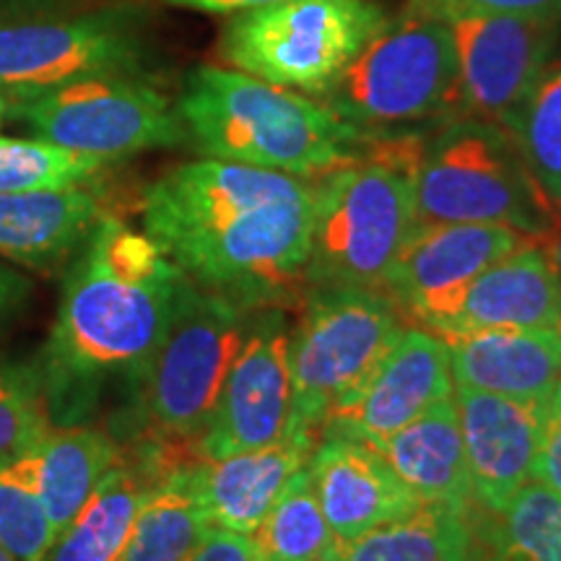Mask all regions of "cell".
Segmentation results:
<instances>
[{"label": "cell", "mask_w": 561, "mask_h": 561, "mask_svg": "<svg viewBox=\"0 0 561 561\" xmlns=\"http://www.w3.org/2000/svg\"><path fill=\"white\" fill-rule=\"evenodd\" d=\"M312 208V180L203 157L153 180L140 219L195 286L291 312L307 294Z\"/></svg>", "instance_id": "1"}, {"label": "cell", "mask_w": 561, "mask_h": 561, "mask_svg": "<svg viewBox=\"0 0 561 561\" xmlns=\"http://www.w3.org/2000/svg\"><path fill=\"white\" fill-rule=\"evenodd\" d=\"M187 280L146 231L115 214L96 221L68 265L34 364L55 426L87 424L112 382L138 388Z\"/></svg>", "instance_id": "2"}, {"label": "cell", "mask_w": 561, "mask_h": 561, "mask_svg": "<svg viewBox=\"0 0 561 561\" xmlns=\"http://www.w3.org/2000/svg\"><path fill=\"white\" fill-rule=\"evenodd\" d=\"M174 107L203 157L305 180L346 164L367 138L325 104L229 66L193 68Z\"/></svg>", "instance_id": "3"}, {"label": "cell", "mask_w": 561, "mask_h": 561, "mask_svg": "<svg viewBox=\"0 0 561 561\" xmlns=\"http://www.w3.org/2000/svg\"><path fill=\"white\" fill-rule=\"evenodd\" d=\"M421 133H367L359 153L312 182L307 289H382L390 265L416 229L413 172Z\"/></svg>", "instance_id": "4"}, {"label": "cell", "mask_w": 561, "mask_h": 561, "mask_svg": "<svg viewBox=\"0 0 561 561\" xmlns=\"http://www.w3.org/2000/svg\"><path fill=\"white\" fill-rule=\"evenodd\" d=\"M322 100L364 133H403L460 117L450 26L437 5L413 0L385 19Z\"/></svg>", "instance_id": "5"}, {"label": "cell", "mask_w": 561, "mask_h": 561, "mask_svg": "<svg viewBox=\"0 0 561 561\" xmlns=\"http://www.w3.org/2000/svg\"><path fill=\"white\" fill-rule=\"evenodd\" d=\"M413 206L416 227L504 224L536 240L557 216L512 133L479 117H453L421 138Z\"/></svg>", "instance_id": "6"}, {"label": "cell", "mask_w": 561, "mask_h": 561, "mask_svg": "<svg viewBox=\"0 0 561 561\" xmlns=\"http://www.w3.org/2000/svg\"><path fill=\"white\" fill-rule=\"evenodd\" d=\"M252 310L187 280L157 354L133 390V409L117 442L161 437L198 445L206 432L231 362L244 341Z\"/></svg>", "instance_id": "7"}, {"label": "cell", "mask_w": 561, "mask_h": 561, "mask_svg": "<svg viewBox=\"0 0 561 561\" xmlns=\"http://www.w3.org/2000/svg\"><path fill=\"white\" fill-rule=\"evenodd\" d=\"M385 19L375 0H276L229 19L219 58L273 87L322 96Z\"/></svg>", "instance_id": "8"}, {"label": "cell", "mask_w": 561, "mask_h": 561, "mask_svg": "<svg viewBox=\"0 0 561 561\" xmlns=\"http://www.w3.org/2000/svg\"><path fill=\"white\" fill-rule=\"evenodd\" d=\"M409 322L377 289L314 286L289 335L291 424L322 434L328 413L369 375Z\"/></svg>", "instance_id": "9"}, {"label": "cell", "mask_w": 561, "mask_h": 561, "mask_svg": "<svg viewBox=\"0 0 561 561\" xmlns=\"http://www.w3.org/2000/svg\"><path fill=\"white\" fill-rule=\"evenodd\" d=\"M9 117L32 138L107 161L187 140L174 102L138 73L91 76L11 100Z\"/></svg>", "instance_id": "10"}, {"label": "cell", "mask_w": 561, "mask_h": 561, "mask_svg": "<svg viewBox=\"0 0 561 561\" xmlns=\"http://www.w3.org/2000/svg\"><path fill=\"white\" fill-rule=\"evenodd\" d=\"M149 42L130 9L0 21V94H39L91 76L140 73Z\"/></svg>", "instance_id": "11"}, {"label": "cell", "mask_w": 561, "mask_h": 561, "mask_svg": "<svg viewBox=\"0 0 561 561\" xmlns=\"http://www.w3.org/2000/svg\"><path fill=\"white\" fill-rule=\"evenodd\" d=\"M437 11L450 26L460 117H479L512 130L538 76L557 55L561 26L517 13L450 5H437Z\"/></svg>", "instance_id": "12"}, {"label": "cell", "mask_w": 561, "mask_h": 561, "mask_svg": "<svg viewBox=\"0 0 561 561\" xmlns=\"http://www.w3.org/2000/svg\"><path fill=\"white\" fill-rule=\"evenodd\" d=\"M525 240L530 237L504 224H421L380 291L405 322L439 333L468 286Z\"/></svg>", "instance_id": "13"}, {"label": "cell", "mask_w": 561, "mask_h": 561, "mask_svg": "<svg viewBox=\"0 0 561 561\" xmlns=\"http://www.w3.org/2000/svg\"><path fill=\"white\" fill-rule=\"evenodd\" d=\"M289 419L291 371L286 310L263 307L250 312L244 341L195 450L203 460L255 450L276 442L289 426Z\"/></svg>", "instance_id": "14"}, {"label": "cell", "mask_w": 561, "mask_h": 561, "mask_svg": "<svg viewBox=\"0 0 561 561\" xmlns=\"http://www.w3.org/2000/svg\"><path fill=\"white\" fill-rule=\"evenodd\" d=\"M450 392V346L437 333L405 325L369 375L328 413L322 434L380 445Z\"/></svg>", "instance_id": "15"}, {"label": "cell", "mask_w": 561, "mask_h": 561, "mask_svg": "<svg viewBox=\"0 0 561 561\" xmlns=\"http://www.w3.org/2000/svg\"><path fill=\"white\" fill-rule=\"evenodd\" d=\"M543 405L486 390H455L468 481L479 510L494 515L530 479Z\"/></svg>", "instance_id": "16"}, {"label": "cell", "mask_w": 561, "mask_h": 561, "mask_svg": "<svg viewBox=\"0 0 561 561\" xmlns=\"http://www.w3.org/2000/svg\"><path fill=\"white\" fill-rule=\"evenodd\" d=\"M307 468L335 541H351L401 520L421 504L367 442L322 434Z\"/></svg>", "instance_id": "17"}, {"label": "cell", "mask_w": 561, "mask_h": 561, "mask_svg": "<svg viewBox=\"0 0 561 561\" xmlns=\"http://www.w3.org/2000/svg\"><path fill=\"white\" fill-rule=\"evenodd\" d=\"M318 442V434L289 421L286 432L271 445L195 462L185 476L210 528L250 536L291 476L310 462Z\"/></svg>", "instance_id": "18"}, {"label": "cell", "mask_w": 561, "mask_h": 561, "mask_svg": "<svg viewBox=\"0 0 561 561\" xmlns=\"http://www.w3.org/2000/svg\"><path fill=\"white\" fill-rule=\"evenodd\" d=\"M489 328H561V280L536 237L489 265L437 335L453 341Z\"/></svg>", "instance_id": "19"}, {"label": "cell", "mask_w": 561, "mask_h": 561, "mask_svg": "<svg viewBox=\"0 0 561 561\" xmlns=\"http://www.w3.org/2000/svg\"><path fill=\"white\" fill-rule=\"evenodd\" d=\"M445 343L458 388L546 401L561 382V328H489Z\"/></svg>", "instance_id": "20"}, {"label": "cell", "mask_w": 561, "mask_h": 561, "mask_svg": "<svg viewBox=\"0 0 561 561\" xmlns=\"http://www.w3.org/2000/svg\"><path fill=\"white\" fill-rule=\"evenodd\" d=\"M107 214L89 185L0 193V255L32 271H55L81 250Z\"/></svg>", "instance_id": "21"}, {"label": "cell", "mask_w": 561, "mask_h": 561, "mask_svg": "<svg viewBox=\"0 0 561 561\" xmlns=\"http://www.w3.org/2000/svg\"><path fill=\"white\" fill-rule=\"evenodd\" d=\"M117 458L121 445L100 426L53 424L24 458L11 462V468L37 494L58 538Z\"/></svg>", "instance_id": "22"}, {"label": "cell", "mask_w": 561, "mask_h": 561, "mask_svg": "<svg viewBox=\"0 0 561 561\" xmlns=\"http://www.w3.org/2000/svg\"><path fill=\"white\" fill-rule=\"evenodd\" d=\"M371 447L390 462L398 479L421 502L445 504L453 510L473 507L466 447L453 398L434 403L409 426Z\"/></svg>", "instance_id": "23"}, {"label": "cell", "mask_w": 561, "mask_h": 561, "mask_svg": "<svg viewBox=\"0 0 561 561\" xmlns=\"http://www.w3.org/2000/svg\"><path fill=\"white\" fill-rule=\"evenodd\" d=\"M471 510L421 502L411 515L351 541H335L325 561H481Z\"/></svg>", "instance_id": "24"}, {"label": "cell", "mask_w": 561, "mask_h": 561, "mask_svg": "<svg viewBox=\"0 0 561 561\" xmlns=\"http://www.w3.org/2000/svg\"><path fill=\"white\" fill-rule=\"evenodd\" d=\"M157 489L136 462L121 455L42 561H117L140 507Z\"/></svg>", "instance_id": "25"}, {"label": "cell", "mask_w": 561, "mask_h": 561, "mask_svg": "<svg viewBox=\"0 0 561 561\" xmlns=\"http://www.w3.org/2000/svg\"><path fill=\"white\" fill-rule=\"evenodd\" d=\"M483 557L496 561H561V494L546 483H523L500 512L473 504Z\"/></svg>", "instance_id": "26"}, {"label": "cell", "mask_w": 561, "mask_h": 561, "mask_svg": "<svg viewBox=\"0 0 561 561\" xmlns=\"http://www.w3.org/2000/svg\"><path fill=\"white\" fill-rule=\"evenodd\" d=\"M255 561H325L335 536L322 515L310 468H299L273 502L268 515L250 533Z\"/></svg>", "instance_id": "27"}, {"label": "cell", "mask_w": 561, "mask_h": 561, "mask_svg": "<svg viewBox=\"0 0 561 561\" xmlns=\"http://www.w3.org/2000/svg\"><path fill=\"white\" fill-rule=\"evenodd\" d=\"M185 473L159 486L140 507L117 561H185L191 557L210 525Z\"/></svg>", "instance_id": "28"}, {"label": "cell", "mask_w": 561, "mask_h": 561, "mask_svg": "<svg viewBox=\"0 0 561 561\" xmlns=\"http://www.w3.org/2000/svg\"><path fill=\"white\" fill-rule=\"evenodd\" d=\"M512 138L523 153L530 178L551 208L561 210V55H553L523 102Z\"/></svg>", "instance_id": "29"}, {"label": "cell", "mask_w": 561, "mask_h": 561, "mask_svg": "<svg viewBox=\"0 0 561 561\" xmlns=\"http://www.w3.org/2000/svg\"><path fill=\"white\" fill-rule=\"evenodd\" d=\"M112 161L87 157L39 138L0 136V193L91 185Z\"/></svg>", "instance_id": "30"}, {"label": "cell", "mask_w": 561, "mask_h": 561, "mask_svg": "<svg viewBox=\"0 0 561 561\" xmlns=\"http://www.w3.org/2000/svg\"><path fill=\"white\" fill-rule=\"evenodd\" d=\"M53 426L37 369L0 356V466H11Z\"/></svg>", "instance_id": "31"}, {"label": "cell", "mask_w": 561, "mask_h": 561, "mask_svg": "<svg viewBox=\"0 0 561 561\" xmlns=\"http://www.w3.org/2000/svg\"><path fill=\"white\" fill-rule=\"evenodd\" d=\"M53 543V525L37 494L11 466H0V546L16 561H42Z\"/></svg>", "instance_id": "32"}, {"label": "cell", "mask_w": 561, "mask_h": 561, "mask_svg": "<svg viewBox=\"0 0 561 561\" xmlns=\"http://www.w3.org/2000/svg\"><path fill=\"white\" fill-rule=\"evenodd\" d=\"M530 476L561 494V382L546 398Z\"/></svg>", "instance_id": "33"}, {"label": "cell", "mask_w": 561, "mask_h": 561, "mask_svg": "<svg viewBox=\"0 0 561 561\" xmlns=\"http://www.w3.org/2000/svg\"><path fill=\"white\" fill-rule=\"evenodd\" d=\"M432 5H450V9L517 13V16L546 19L561 26V0H430Z\"/></svg>", "instance_id": "34"}, {"label": "cell", "mask_w": 561, "mask_h": 561, "mask_svg": "<svg viewBox=\"0 0 561 561\" xmlns=\"http://www.w3.org/2000/svg\"><path fill=\"white\" fill-rule=\"evenodd\" d=\"M185 561H255V551H252L250 536L208 528Z\"/></svg>", "instance_id": "35"}, {"label": "cell", "mask_w": 561, "mask_h": 561, "mask_svg": "<svg viewBox=\"0 0 561 561\" xmlns=\"http://www.w3.org/2000/svg\"><path fill=\"white\" fill-rule=\"evenodd\" d=\"M30 297V278H24L21 273L11 271L9 265L0 263V328H5L11 320H16V314L24 310Z\"/></svg>", "instance_id": "36"}, {"label": "cell", "mask_w": 561, "mask_h": 561, "mask_svg": "<svg viewBox=\"0 0 561 561\" xmlns=\"http://www.w3.org/2000/svg\"><path fill=\"white\" fill-rule=\"evenodd\" d=\"M161 3L174 5V9H185V11L216 13V16H234V13L261 9V5L276 3V0H161Z\"/></svg>", "instance_id": "37"}, {"label": "cell", "mask_w": 561, "mask_h": 561, "mask_svg": "<svg viewBox=\"0 0 561 561\" xmlns=\"http://www.w3.org/2000/svg\"><path fill=\"white\" fill-rule=\"evenodd\" d=\"M538 242H541V248L546 252V257H549L551 268L557 271V276L561 280V210L557 216H553L549 229H546L543 234L538 237Z\"/></svg>", "instance_id": "38"}, {"label": "cell", "mask_w": 561, "mask_h": 561, "mask_svg": "<svg viewBox=\"0 0 561 561\" xmlns=\"http://www.w3.org/2000/svg\"><path fill=\"white\" fill-rule=\"evenodd\" d=\"M9 110H11V100L5 94H0V125H3L5 117H9Z\"/></svg>", "instance_id": "39"}, {"label": "cell", "mask_w": 561, "mask_h": 561, "mask_svg": "<svg viewBox=\"0 0 561 561\" xmlns=\"http://www.w3.org/2000/svg\"><path fill=\"white\" fill-rule=\"evenodd\" d=\"M0 561H16V557H11V553L0 546Z\"/></svg>", "instance_id": "40"}, {"label": "cell", "mask_w": 561, "mask_h": 561, "mask_svg": "<svg viewBox=\"0 0 561 561\" xmlns=\"http://www.w3.org/2000/svg\"><path fill=\"white\" fill-rule=\"evenodd\" d=\"M481 561H496L494 557H486V559H481Z\"/></svg>", "instance_id": "41"}]
</instances>
